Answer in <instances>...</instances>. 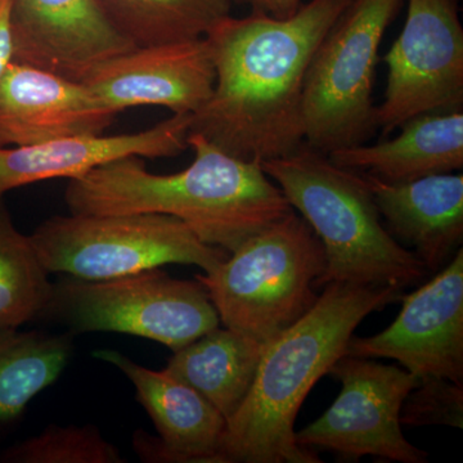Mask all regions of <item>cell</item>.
I'll return each instance as SVG.
<instances>
[{
	"label": "cell",
	"instance_id": "cell-1",
	"mask_svg": "<svg viewBox=\"0 0 463 463\" xmlns=\"http://www.w3.org/2000/svg\"><path fill=\"white\" fill-rule=\"evenodd\" d=\"M352 0H310L297 14L224 17L205 39L215 67L209 100L191 115L201 134L241 160L286 156L304 141L303 93L319 42Z\"/></svg>",
	"mask_w": 463,
	"mask_h": 463
},
{
	"label": "cell",
	"instance_id": "cell-2",
	"mask_svg": "<svg viewBox=\"0 0 463 463\" xmlns=\"http://www.w3.org/2000/svg\"><path fill=\"white\" fill-rule=\"evenodd\" d=\"M187 143L194 163L179 173L154 174L142 157L127 156L69 179L70 213L175 216L231 254L294 210L258 161L231 156L201 134L188 133Z\"/></svg>",
	"mask_w": 463,
	"mask_h": 463
},
{
	"label": "cell",
	"instance_id": "cell-3",
	"mask_svg": "<svg viewBox=\"0 0 463 463\" xmlns=\"http://www.w3.org/2000/svg\"><path fill=\"white\" fill-rule=\"evenodd\" d=\"M403 291L334 282L315 307L265 344L248 397L227 422L224 463H319L295 439L301 404L344 355L359 323L399 301Z\"/></svg>",
	"mask_w": 463,
	"mask_h": 463
},
{
	"label": "cell",
	"instance_id": "cell-4",
	"mask_svg": "<svg viewBox=\"0 0 463 463\" xmlns=\"http://www.w3.org/2000/svg\"><path fill=\"white\" fill-rule=\"evenodd\" d=\"M261 167L321 240L326 269L317 288L341 282L404 291L429 274L383 227L361 173L335 165L306 141Z\"/></svg>",
	"mask_w": 463,
	"mask_h": 463
},
{
	"label": "cell",
	"instance_id": "cell-5",
	"mask_svg": "<svg viewBox=\"0 0 463 463\" xmlns=\"http://www.w3.org/2000/svg\"><path fill=\"white\" fill-rule=\"evenodd\" d=\"M325 269L321 240L292 210L196 279L224 327L267 344L315 307Z\"/></svg>",
	"mask_w": 463,
	"mask_h": 463
},
{
	"label": "cell",
	"instance_id": "cell-6",
	"mask_svg": "<svg viewBox=\"0 0 463 463\" xmlns=\"http://www.w3.org/2000/svg\"><path fill=\"white\" fill-rule=\"evenodd\" d=\"M33 322L65 328L78 336L118 332L163 344L173 352L221 325L214 304L199 281H183L155 268L118 279L65 276Z\"/></svg>",
	"mask_w": 463,
	"mask_h": 463
},
{
	"label": "cell",
	"instance_id": "cell-7",
	"mask_svg": "<svg viewBox=\"0 0 463 463\" xmlns=\"http://www.w3.org/2000/svg\"><path fill=\"white\" fill-rule=\"evenodd\" d=\"M403 0H352L328 29L304 81L307 145L325 154L364 145L377 130L373 90L383 33Z\"/></svg>",
	"mask_w": 463,
	"mask_h": 463
},
{
	"label": "cell",
	"instance_id": "cell-8",
	"mask_svg": "<svg viewBox=\"0 0 463 463\" xmlns=\"http://www.w3.org/2000/svg\"><path fill=\"white\" fill-rule=\"evenodd\" d=\"M48 273L88 281L118 279L165 264L196 265L205 273L230 252L203 242L165 214L56 215L30 234Z\"/></svg>",
	"mask_w": 463,
	"mask_h": 463
},
{
	"label": "cell",
	"instance_id": "cell-9",
	"mask_svg": "<svg viewBox=\"0 0 463 463\" xmlns=\"http://www.w3.org/2000/svg\"><path fill=\"white\" fill-rule=\"evenodd\" d=\"M341 392L317 421L295 432L304 449L336 453L347 461L373 456L402 463H426L429 455L404 438L399 412L420 379L397 365L343 355L330 373Z\"/></svg>",
	"mask_w": 463,
	"mask_h": 463
},
{
	"label": "cell",
	"instance_id": "cell-10",
	"mask_svg": "<svg viewBox=\"0 0 463 463\" xmlns=\"http://www.w3.org/2000/svg\"><path fill=\"white\" fill-rule=\"evenodd\" d=\"M461 0H408L401 35L383 61L388 81L376 127L390 136L414 116L463 109Z\"/></svg>",
	"mask_w": 463,
	"mask_h": 463
},
{
	"label": "cell",
	"instance_id": "cell-11",
	"mask_svg": "<svg viewBox=\"0 0 463 463\" xmlns=\"http://www.w3.org/2000/svg\"><path fill=\"white\" fill-rule=\"evenodd\" d=\"M398 318L380 334L350 337L344 355L398 361L419 379L463 383V250L437 276L402 294Z\"/></svg>",
	"mask_w": 463,
	"mask_h": 463
},
{
	"label": "cell",
	"instance_id": "cell-12",
	"mask_svg": "<svg viewBox=\"0 0 463 463\" xmlns=\"http://www.w3.org/2000/svg\"><path fill=\"white\" fill-rule=\"evenodd\" d=\"M81 83L116 114L160 106L192 115L214 90V61L205 36L136 47L100 63Z\"/></svg>",
	"mask_w": 463,
	"mask_h": 463
},
{
	"label": "cell",
	"instance_id": "cell-13",
	"mask_svg": "<svg viewBox=\"0 0 463 463\" xmlns=\"http://www.w3.org/2000/svg\"><path fill=\"white\" fill-rule=\"evenodd\" d=\"M14 62L81 81L91 70L136 45L97 0H14Z\"/></svg>",
	"mask_w": 463,
	"mask_h": 463
},
{
	"label": "cell",
	"instance_id": "cell-14",
	"mask_svg": "<svg viewBox=\"0 0 463 463\" xmlns=\"http://www.w3.org/2000/svg\"><path fill=\"white\" fill-rule=\"evenodd\" d=\"M93 355L129 379L137 401L156 428L158 437L143 430L134 434V452L143 462L224 463L222 446L227 420L196 390L164 370L136 364L118 350H97Z\"/></svg>",
	"mask_w": 463,
	"mask_h": 463
},
{
	"label": "cell",
	"instance_id": "cell-15",
	"mask_svg": "<svg viewBox=\"0 0 463 463\" xmlns=\"http://www.w3.org/2000/svg\"><path fill=\"white\" fill-rule=\"evenodd\" d=\"M116 112L83 83L12 62L0 79V147L100 136Z\"/></svg>",
	"mask_w": 463,
	"mask_h": 463
},
{
	"label": "cell",
	"instance_id": "cell-16",
	"mask_svg": "<svg viewBox=\"0 0 463 463\" xmlns=\"http://www.w3.org/2000/svg\"><path fill=\"white\" fill-rule=\"evenodd\" d=\"M190 128V114L173 115L138 133L100 134L0 147V197L33 183L76 178L118 158L178 156L188 148Z\"/></svg>",
	"mask_w": 463,
	"mask_h": 463
},
{
	"label": "cell",
	"instance_id": "cell-17",
	"mask_svg": "<svg viewBox=\"0 0 463 463\" xmlns=\"http://www.w3.org/2000/svg\"><path fill=\"white\" fill-rule=\"evenodd\" d=\"M364 176L390 234L438 272L463 241V175L438 174L417 181L388 183Z\"/></svg>",
	"mask_w": 463,
	"mask_h": 463
},
{
	"label": "cell",
	"instance_id": "cell-18",
	"mask_svg": "<svg viewBox=\"0 0 463 463\" xmlns=\"http://www.w3.org/2000/svg\"><path fill=\"white\" fill-rule=\"evenodd\" d=\"M398 129L401 133L395 138L335 149L328 157L335 165L388 183L462 170V109L414 116Z\"/></svg>",
	"mask_w": 463,
	"mask_h": 463
},
{
	"label": "cell",
	"instance_id": "cell-19",
	"mask_svg": "<svg viewBox=\"0 0 463 463\" xmlns=\"http://www.w3.org/2000/svg\"><path fill=\"white\" fill-rule=\"evenodd\" d=\"M264 347L240 332L216 327L173 352L164 371L196 390L228 422L248 397Z\"/></svg>",
	"mask_w": 463,
	"mask_h": 463
},
{
	"label": "cell",
	"instance_id": "cell-20",
	"mask_svg": "<svg viewBox=\"0 0 463 463\" xmlns=\"http://www.w3.org/2000/svg\"><path fill=\"white\" fill-rule=\"evenodd\" d=\"M74 341L67 331L0 335V426L20 419L27 404L56 383L74 355Z\"/></svg>",
	"mask_w": 463,
	"mask_h": 463
},
{
	"label": "cell",
	"instance_id": "cell-21",
	"mask_svg": "<svg viewBox=\"0 0 463 463\" xmlns=\"http://www.w3.org/2000/svg\"><path fill=\"white\" fill-rule=\"evenodd\" d=\"M136 47L203 38L232 14L233 0H97Z\"/></svg>",
	"mask_w": 463,
	"mask_h": 463
},
{
	"label": "cell",
	"instance_id": "cell-22",
	"mask_svg": "<svg viewBox=\"0 0 463 463\" xmlns=\"http://www.w3.org/2000/svg\"><path fill=\"white\" fill-rule=\"evenodd\" d=\"M52 285L30 237L17 230L0 197V335L35 321Z\"/></svg>",
	"mask_w": 463,
	"mask_h": 463
},
{
	"label": "cell",
	"instance_id": "cell-23",
	"mask_svg": "<svg viewBox=\"0 0 463 463\" xmlns=\"http://www.w3.org/2000/svg\"><path fill=\"white\" fill-rule=\"evenodd\" d=\"M124 462L118 448L91 425L48 426L41 434L0 453V463Z\"/></svg>",
	"mask_w": 463,
	"mask_h": 463
},
{
	"label": "cell",
	"instance_id": "cell-24",
	"mask_svg": "<svg viewBox=\"0 0 463 463\" xmlns=\"http://www.w3.org/2000/svg\"><path fill=\"white\" fill-rule=\"evenodd\" d=\"M399 421L408 428L423 426H450L463 428V383L425 377L419 385L408 392Z\"/></svg>",
	"mask_w": 463,
	"mask_h": 463
},
{
	"label": "cell",
	"instance_id": "cell-25",
	"mask_svg": "<svg viewBox=\"0 0 463 463\" xmlns=\"http://www.w3.org/2000/svg\"><path fill=\"white\" fill-rule=\"evenodd\" d=\"M12 2L14 0H0V79L14 62Z\"/></svg>",
	"mask_w": 463,
	"mask_h": 463
},
{
	"label": "cell",
	"instance_id": "cell-26",
	"mask_svg": "<svg viewBox=\"0 0 463 463\" xmlns=\"http://www.w3.org/2000/svg\"><path fill=\"white\" fill-rule=\"evenodd\" d=\"M233 2L248 5L252 12L276 18L291 17L301 7V0H233Z\"/></svg>",
	"mask_w": 463,
	"mask_h": 463
}]
</instances>
